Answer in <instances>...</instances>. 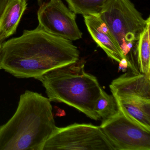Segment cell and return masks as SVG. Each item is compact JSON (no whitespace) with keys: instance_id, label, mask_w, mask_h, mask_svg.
<instances>
[{"instance_id":"obj_1","label":"cell","mask_w":150,"mask_h":150,"mask_svg":"<svg viewBox=\"0 0 150 150\" xmlns=\"http://www.w3.org/2000/svg\"><path fill=\"white\" fill-rule=\"evenodd\" d=\"M72 41L51 35L40 27L3 42L0 49L1 69L17 78H36L48 71L79 59Z\"/></svg>"},{"instance_id":"obj_2","label":"cell","mask_w":150,"mask_h":150,"mask_svg":"<svg viewBox=\"0 0 150 150\" xmlns=\"http://www.w3.org/2000/svg\"><path fill=\"white\" fill-rule=\"evenodd\" d=\"M57 127L49 98L27 90L13 115L0 126V150H43Z\"/></svg>"},{"instance_id":"obj_3","label":"cell","mask_w":150,"mask_h":150,"mask_svg":"<svg viewBox=\"0 0 150 150\" xmlns=\"http://www.w3.org/2000/svg\"><path fill=\"white\" fill-rule=\"evenodd\" d=\"M85 65L79 59L35 79L42 82L51 102L65 103L97 121L100 118L95 105L103 89L96 77L86 71Z\"/></svg>"},{"instance_id":"obj_4","label":"cell","mask_w":150,"mask_h":150,"mask_svg":"<svg viewBox=\"0 0 150 150\" xmlns=\"http://www.w3.org/2000/svg\"><path fill=\"white\" fill-rule=\"evenodd\" d=\"M99 15L126 58L150 21L144 19L130 0H107Z\"/></svg>"},{"instance_id":"obj_5","label":"cell","mask_w":150,"mask_h":150,"mask_svg":"<svg viewBox=\"0 0 150 150\" xmlns=\"http://www.w3.org/2000/svg\"><path fill=\"white\" fill-rule=\"evenodd\" d=\"M118 107L139 124L150 119V73H126L110 85Z\"/></svg>"},{"instance_id":"obj_6","label":"cell","mask_w":150,"mask_h":150,"mask_svg":"<svg viewBox=\"0 0 150 150\" xmlns=\"http://www.w3.org/2000/svg\"><path fill=\"white\" fill-rule=\"evenodd\" d=\"M115 150L100 126L75 123L57 127L43 150Z\"/></svg>"},{"instance_id":"obj_7","label":"cell","mask_w":150,"mask_h":150,"mask_svg":"<svg viewBox=\"0 0 150 150\" xmlns=\"http://www.w3.org/2000/svg\"><path fill=\"white\" fill-rule=\"evenodd\" d=\"M118 108L116 115L102 121L100 125L115 150H150V130Z\"/></svg>"},{"instance_id":"obj_8","label":"cell","mask_w":150,"mask_h":150,"mask_svg":"<svg viewBox=\"0 0 150 150\" xmlns=\"http://www.w3.org/2000/svg\"><path fill=\"white\" fill-rule=\"evenodd\" d=\"M37 15L38 26L46 32L72 42L82 38V32L76 22V14L62 0H50L43 3Z\"/></svg>"},{"instance_id":"obj_9","label":"cell","mask_w":150,"mask_h":150,"mask_svg":"<svg viewBox=\"0 0 150 150\" xmlns=\"http://www.w3.org/2000/svg\"><path fill=\"white\" fill-rule=\"evenodd\" d=\"M83 16L87 28L93 40L108 57L118 63L124 59H127L109 29L99 14Z\"/></svg>"},{"instance_id":"obj_10","label":"cell","mask_w":150,"mask_h":150,"mask_svg":"<svg viewBox=\"0 0 150 150\" xmlns=\"http://www.w3.org/2000/svg\"><path fill=\"white\" fill-rule=\"evenodd\" d=\"M27 5V0H9L0 16V41L16 33Z\"/></svg>"},{"instance_id":"obj_11","label":"cell","mask_w":150,"mask_h":150,"mask_svg":"<svg viewBox=\"0 0 150 150\" xmlns=\"http://www.w3.org/2000/svg\"><path fill=\"white\" fill-rule=\"evenodd\" d=\"M150 21L136 43L137 64L139 73H150Z\"/></svg>"},{"instance_id":"obj_12","label":"cell","mask_w":150,"mask_h":150,"mask_svg":"<svg viewBox=\"0 0 150 150\" xmlns=\"http://www.w3.org/2000/svg\"><path fill=\"white\" fill-rule=\"evenodd\" d=\"M118 106L113 95L108 94L102 90L100 97L95 103L94 110L99 118L102 121L109 119L118 112Z\"/></svg>"},{"instance_id":"obj_13","label":"cell","mask_w":150,"mask_h":150,"mask_svg":"<svg viewBox=\"0 0 150 150\" xmlns=\"http://www.w3.org/2000/svg\"><path fill=\"white\" fill-rule=\"evenodd\" d=\"M70 10L76 14L98 15L107 0H66Z\"/></svg>"},{"instance_id":"obj_14","label":"cell","mask_w":150,"mask_h":150,"mask_svg":"<svg viewBox=\"0 0 150 150\" xmlns=\"http://www.w3.org/2000/svg\"><path fill=\"white\" fill-rule=\"evenodd\" d=\"M9 1V0H0V16Z\"/></svg>"},{"instance_id":"obj_15","label":"cell","mask_w":150,"mask_h":150,"mask_svg":"<svg viewBox=\"0 0 150 150\" xmlns=\"http://www.w3.org/2000/svg\"><path fill=\"white\" fill-rule=\"evenodd\" d=\"M2 43H3V42L0 41V49H1V44H2ZM1 65H0V70H1Z\"/></svg>"}]
</instances>
